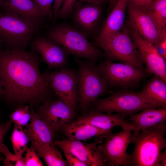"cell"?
<instances>
[{"label":"cell","mask_w":166,"mask_h":166,"mask_svg":"<svg viewBox=\"0 0 166 166\" xmlns=\"http://www.w3.org/2000/svg\"><path fill=\"white\" fill-rule=\"evenodd\" d=\"M40 61L31 50L0 48V79L6 101L34 106L56 95L40 72Z\"/></svg>","instance_id":"1"},{"label":"cell","mask_w":166,"mask_h":166,"mask_svg":"<svg viewBox=\"0 0 166 166\" xmlns=\"http://www.w3.org/2000/svg\"><path fill=\"white\" fill-rule=\"evenodd\" d=\"M166 131L164 122L137 134L132 133L135 147L129 155V166H159L162 151L166 147Z\"/></svg>","instance_id":"2"},{"label":"cell","mask_w":166,"mask_h":166,"mask_svg":"<svg viewBox=\"0 0 166 166\" xmlns=\"http://www.w3.org/2000/svg\"><path fill=\"white\" fill-rule=\"evenodd\" d=\"M74 57L78 68L77 103L80 109L86 112L97 99L107 92L108 87L96 61Z\"/></svg>","instance_id":"3"},{"label":"cell","mask_w":166,"mask_h":166,"mask_svg":"<svg viewBox=\"0 0 166 166\" xmlns=\"http://www.w3.org/2000/svg\"><path fill=\"white\" fill-rule=\"evenodd\" d=\"M46 35L58 42L74 57L96 61L103 55L87 38L68 24L56 26L47 32Z\"/></svg>","instance_id":"4"},{"label":"cell","mask_w":166,"mask_h":166,"mask_svg":"<svg viewBox=\"0 0 166 166\" xmlns=\"http://www.w3.org/2000/svg\"><path fill=\"white\" fill-rule=\"evenodd\" d=\"M40 28L20 17L0 13V42L7 49L26 50Z\"/></svg>","instance_id":"5"},{"label":"cell","mask_w":166,"mask_h":166,"mask_svg":"<svg viewBox=\"0 0 166 166\" xmlns=\"http://www.w3.org/2000/svg\"><path fill=\"white\" fill-rule=\"evenodd\" d=\"M97 44L103 51L107 60H117L145 71L140 53L126 25L111 38Z\"/></svg>","instance_id":"6"},{"label":"cell","mask_w":166,"mask_h":166,"mask_svg":"<svg viewBox=\"0 0 166 166\" xmlns=\"http://www.w3.org/2000/svg\"><path fill=\"white\" fill-rule=\"evenodd\" d=\"M91 107L90 110L95 112L116 113L125 117L145 109L158 108L145 102L138 92L126 89L116 91L105 98H98Z\"/></svg>","instance_id":"7"},{"label":"cell","mask_w":166,"mask_h":166,"mask_svg":"<svg viewBox=\"0 0 166 166\" xmlns=\"http://www.w3.org/2000/svg\"><path fill=\"white\" fill-rule=\"evenodd\" d=\"M98 67L108 88H133L138 85L145 76V71L128 64L106 60L100 62Z\"/></svg>","instance_id":"8"},{"label":"cell","mask_w":166,"mask_h":166,"mask_svg":"<svg viewBox=\"0 0 166 166\" xmlns=\"http://www.w3.org/2000/svg\"><path fill=\"white\" fill-rule=\"evenodd\" d=\"M42 74L56 95L76 110L78 103L77 70L66 66L45 71Z\"/></svg>","instance_id":"9"},{"label":"cell","mask_w":166,"mask_h":166,"mask_svg":"<svg viewBox=\"0 0 166 166\" xmlns=\"http://www.w3.org/2000/svg\"><path fill=\"white\" fill-rule=\"evenodd\" d=\"M132 132L131 129H128L115 134L111 132L105 137L103 142L97 145L108 166H129L127 149L132 143Z\"/></svg>","instance_id":"10"},{"label":"cell","mask_w":166,"mask_h":166,"mask_svg":"<svg viewBox=\"0 0 166 166\" xmlns=\"http://www.w3.org/2000/svg\"><path fill=\"white\" fill-rule=\"evenodd\" d=\"M31 50L39 55L40 61L49 70L58 69L67 65L70 54L61 45L47 37L37 36L30 42Z\"/></svg>","instance_id":"11"},{"label":"cell","mask_w":166,"mask_h":166,"mask_svg":"<svg viewBox=\"0 0 166 166\" xmlns=\"http://www.w3.org/2000/svg\"><path fill=\"white\" fill-rule=\"evenodd\" d=\"M106 136H95L94 142L85 143L78 140H71L66 138L55 141L54 144L63 153H69L85 163L87 166H106L103 156L97 146L103 142Z\"/></svg>","instance_id":"12"},{"label":"cell","mask_w":166,"mask_h":166,"mask_svg":"<svg viewBox=\"0 0 166 166\" xmlns=\"http://www.w3.org/2000/svg\"><path fill=\"white\" fill-rule=\"evenodd\" d=\"M75 111L59 98L44 103L38 107L37 113L55 133L69 123L74 116Z\"/></svg>","instance_id":"13"},{"label":"cell","mask_w":166,"mask_h":166,"mask_svg":"<svg viewBox=\"0 0 166 166\" xmlns=\"http://www.w3.org/2000/svg\"><path fill=\"white\" fill-rule=\"evenodd\" d=\"M128 28L142 61L145 65V71L158 76L166 81V60L154 45L143 39L135 32Z\"/></svg>","instance_id":"14"},{"label":"cell","mask_w":166,"mask_h":166,"mask_svg":"<svg viewBox=\"0 0 166 166\" xmlns=\"http://www.w3.org/2000/svg\"><path fill=\"white\" fill-rule=\"evenodd\" d=\"M87 3L85 4L76 2L70 14L77 30L88 38L94 34L102 10L99 4Z\"/></svg>","instance_id":"15"},{"label":"cell","mask_w":166,"mask_h":166,"mask_svg":"<svg viewBox=\"0 0 166 166\" xmlns=\"http://www.w3.org/2000/svg\"><path fill=\"white\" fill-rule=\"evenodd\" d=\"M128 6L127 27L157 47L160 41V35L152 20L135 7L128 4Z\"/></svg>","instance_id":"16"},{"label":"cell","mask_w":166,"mask_h":166,"mask_svg":"<svg viewBox=\"0 0 166 166\" xmlns=\"http://www.w3.org/2000/svg\"><path fill=\"white\" fill-rule=\"evenodd\" d=\"M125 118V116L118 113H104L90 110L88 113L79 116L70 124H88L105 130H112L116 126L121 127L122 130H132L131 122Z\"/></svg>","instance_id":"17"},{"label":"cell","mask_w":166,"mask_h":166,"mask_svg":"<svg viewBox=\"0 0 166 166\" xmlns=\"http://www.w3.org/2000/svg\"><path fill=\"white\" fill-rule=\"evenodd\" d=\"M30 106L31 118L23 129L31 142V147L35 151L40 147L53 143L54 133L49 126L39 117L31 105Z\"/></svg>","instance_id":"18"},{"label":"cell","mask_w":166,"mask_h":166,"mask_svg":"<svg viewBox=\"0 0 166 166\" xmlns=\"http://www.w3.org/2000/svg\"><path fill=\"white\" fill-rule=\"evenodd\" d=\"M128 0H118L96 37L97 43L106 41L119 33L124 26Z\"/></svg>","instance_id":"19"},{"label":"cell","mask_w":166,"mask_h":166,"mask_svg":"<svg viewBox=\"0 0 166 166\" xmlns=\"http://www.w3.org/2000/svg\"><path fill=\"white\" fill-rule=\"evenodd\" d=\"M1 12L20 17L40 27L45 18L32 0H5Z\"/></svg>","instance_id":"20"},{"label":"cell","mask_w":166,"mask_h":166,"mask_svg":"<svg viewBox=\"0 0 166 166\" xmlns=\"http://www.w3.org/2000/svg\"><path fill=\"white\" fill-rule=\"evenodd\" d=\"M131 122L134 134L161 123L166 120V107L148 108L129 115L127 120Z\"/></svg>","instance_id":"21"},{"label":"cell","mask_w":166,"mask_h":166,"mask_svg":"<svg viewBox=\"0 0 166 166\" xmlns=\"http://www.w3.org/2000/svg\"><path fill=\"white\" fill-rule=\"evenodd\" d=\"M139 94L146 103L157 108L166 107V81L154 75Z\"/></svg>","instance_id":"22"},{"label":"cell","mask_w":166,"mask_h":166,"mask_svg":"<svg viewBox=\"0 0 166 166\" xmlns=\"http://www.w3.org/2000/svg\"><path fill=\"white\" fill-rule=\"evenodd\" d=\"M66 137L71 140L85 141L94 136H106L112 130H105L88 124L73 125L68 123L60 131Z\"/></svg>","instance_id":"23"},{"label":"cell","mask_w":166,"mask_h":166,"mask_svg":"<svg viewBox=\"0 0 166 166\" xmlns=\"http://www.w3.org/2000/svg\"><path fill=\"white\" fill-rule=\"evenodd\" d=\"M146 14L152 20L160 35L166 27V0H153Z\"/></svg>","instance_id":"24"},{"label":"cell","mask_w":166,"mask_h":166,"mask_svg":"<svg viewBox=\"0 0 166 166\" xmlns=\"http://www.w3.org/2000/svg\"><path fill=\"white\" fill-rule=\"evenodd\" d=\"M36 152L39 157L42 158L47 166H69L53 143L42 146Z\"/></svg>","instance_id":"25"},{"label":"cell","mask_w":166,"mask_h":166,"mask_svg":"<svg viewBox=\"0 0 166 166\" xmlns=\"http://www.w3.org/2000/svg\"><path fill=\"white\" fill-rule=\"evenodd\" d=\"M22 126L14 124L13 131L10 137L14 154L20 158L28 148L30 141L28 136L24 132Z\"/></svg>","instance_id":"26"},{"label":"cell","mask_w":166,"mask_h":166,"mask_svg":"<svg viewBox=\"0 0 166 166\" xmlns=\"http://www.w3.org/2000/svg\"><path fill=\"white\" fill-rule=\"evenodd\" d=\"M29 105L18 106L14 111L10 115V120L14 124L22 127L26 126L31 118Z\"/></svg>","instance_id":"27"},{"label":"cell","mask_w":166,"mask_h":166,"mask_svg":"<svg viewBox=\"0 0 166 166\" xmlns=\"http://www.w3.org/2000/svg\"><path fill=\"white\" fill-rule=\"evenodd\" d=\"M0 153L4 156L3 161L5 166H25L24 157L20 158L12 154L4 144L0 150Z\"/></svg>","instance_id":"28"},{"label":"cell","mask_w":166,"mask_h":166,"mask_svg":"<svg viewBox=\"0 0 166 166\" xmlns=\"http://www.w3.org/2000/svg\"><path fill=\"white\" fill-rule=\"evenodd\" d=\"M44 18L54 22L52 7L54 0H32Z\"/></svg>","instance_id":"29"},{"label":"cell","mask_w":166,"mask_h":166,"mask_svg":"<svg viewBox=\"0 0 166 166\" xmlns=\"http://www.w3.org/2000/svg\"><path fill=\"white\" fill-rule=\"evenodd\" d=\"M24 157L25 166H42L43 164L36 152L31 147L28 148Z\"/></svg>","instance_id":"30"},{"label":"cell","mask_w":166,"mask_h":166,"mask_svg":"<svg viewBox=\"0 0 166 166\" xmlns=\"http://www.w3.org/2000/svg\"><path fill=\"white\" fill-rule=\"evenodd\" d=\"M77 0H64L63 4L57 15V19H64L69 16Z\"/></svg>","instance_id":"31"},{"label":"cell","mask_w":166,"mask_h":166,"mask_svg":"<svg viewBox=\"0 0 166 166\" xmlns=\"http://www.w3.org/2000/svg\"><path fill=\"white\" fill-rule=\"evenodd\" d=\"M128 0V4L135 7L146 14L149 5L153 0Z\"/></svg>","instance_id":"32"},{"label":"cell","mask_w":166,"mask_h":166,"mask_svg":"<svg viewBox=\"0 0 166 166\" xmlns=\"http://www.w3.org/2000/svg\"><path fill=\"white\" fill-rule=\"evenodd\" d=\"M13 122L10 120L0 124V151L3 144L4 137L11 127Z\"/></svg>","instance_id":"33"},{"label":"cell","mask_w":166,"mask_h":166,"mask_svg":"<svg viewBox=\"0 0 166 166\" xmlns=\"http://www.w3.org/2000/svg\"><path fill=\"white\" fill-rule=\"evenodd\" d=\"M64 153L66 158V161L69 166H87L85 163L72 154L68 152Z\"/></svg>","instance_id":"34"},{"label":"cell","mask_w":166,"mask_h":166,"mask_svg":"<svg viewBox=\"0 0 166 166\" xmlns=\"http://www.w3.org/2000/svg\"><path fill=\"white\" fill-rule=\"evenodd\" d=\"M159 47L161 51V55L166 60V29L165 27L160 34V40L156 48Z\"/></svg>","instance_id":"35"},{"label":"cell","mask_w":166,"mask_h":166,"mask_svg":"<svg viewBox=\"0 0 166 166\" xmlns=\"http://www.w3.org/2000/svg\"><path fill=\"white\" fill-rule=\"evenodd\" d=\"M63 2L64 0H54L52 9L54 22H55L57 20L58 13L63 4Z\"/></svg>","instance_id":"36"},{"label":"cell","mask_w":166,"mask_h":166,"mask_svg":"<svg viewBox=\"0 0 166 166\" xmlns=\"http://www.w3.org/2000/svg\"><path fill=\"white\" fill-rule=\"evenodd\" d=\"M166 166V149H165L163 152H162L160 163L159 166Z\"/></svg>","instance_id":"37"},{"label":"cell","mask_w":166,"mask_h":166,"mask_svg":"<svg viewBox=\"0 0 166 166\" xmlns=\"http://www.w3.org/2000/svg\"><path fill=\"white\" fill-rule=\"evenodd\" d=\"M108 0H78L81 2L92 3L100 5L101 4L105 2Z\"/></svg>","instance_id":"38"},{"label":"cell","mask_w":166,"mask_h":166,"mask_svg":"<svg viewBox=\"0 0 166 166\" xmlns=\"http://www.w3.org/2000/svg\"><path fill=\"white\" fill-rule=\"evenodd\" d=\"M118 0H109V10L112 9L115 4Z\"/></svg>","instance_id":"39"},{"label":"cell","mask_w":166,"mask_h":166,"mask_svg":"<svg viewBox=\"0 0 166 166\" xmlns=\"http://www.w3.org/2000/svg\"><path fill=\"white\" fill-rule=\"evenodd\" d=\"M4 90L2 83L0 79V97L3 96Z\"/></svg>","instance_id":"40"},{"label":"cell","mask_w":166,"mask_h":166,"mask_svg":"<svg viewBox=\"0 0 166 166\" xmlns=\"http://www.w3.org/2000/svg\"><path fill=\"white\" fill-rule=\"evenodd\" d=\"M5 1V0H0V10L1 11L4 5Z\"/></svg>","instance_id":"41"},{"label":"cell","mask_w":166,"mask_h":166,"mask_svg":"<svg viewBox=\"0 0 166 166\" xmlns=\"http://www.w3.org/2000/svg\"><path fill=\"white\" fill-rule=\"evenodd\" d=\"M4 158V156H3V155L0 153V161H3Z\"/></svg>","instance_id":"42"},{"label":"cell","mask_w":166,"mask_h":166,"mask_svg":"<svg viewBox=\"0 0 166 166\" xmlns=\"http://www.w3.org/2000/svg\"><path fill=\"white\" fill-rule=\"evenodd\" d=\"M2 44H1V43L0 42V48H2Z\"/></svg>","instance_id":"43"}]
</instances>
